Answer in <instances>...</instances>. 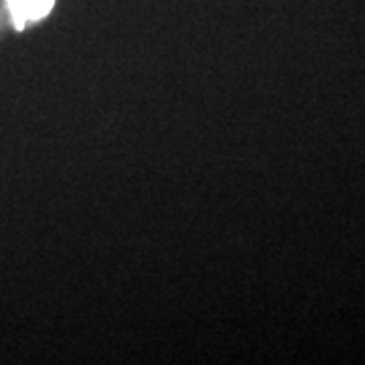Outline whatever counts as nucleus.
I'll return each mask as SVG.
<instances>
[{
	"mask_svg": "<svg viewBox=\"0 0 365 365\" xmlns=\"http://www.w3.org/2000/svg\"><path fill=\"white\" fill-rule=\"evenodd\" d=\"M16 25L23 26L25 21L41 19L51 11L53 0H9Z\"/></svg>",
	"mask_w": 365,
	"mask_h": 365,
	"instance_id": "nucleus-1",
	"label": "nucleus"
}]
</instances>
